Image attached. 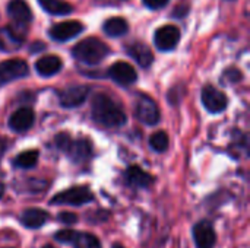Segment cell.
<instances>
[{
	"instance_id": "1",
	"label": "cell",
	"mask_w": 250,
	"mask_h": 248,
	"mask_svg": "<svg viewBox=\"0 0 250 248\" xmlns=\"http://www.w3.org/2000/svg\"><path fill=\"white\" fill-rule=\"evenodd\" d=\"M92 117L95 121L107 127H120L126 123V114L122 107L104 94L94 96Z\"/></svg>"
},
{
	"instance_id": "2",
	"label": "cell",
	"mask_w": 250,
	"mask_h": 248,
	"mask_svg": "<svg viewBox=\"0 0 250 248\" xmlns=\"http://www.w3.org/2000/svg\"><path fill=\"white\" fill-rule=\"evenodd\" d=\"M108 53H110L108 45L100 41L98 38L82 39L72 50L73 57L86 64H98L108 56Z\"/></svg>"
},
{
	"instance_id": "3",
	"label": "cell",
	"mask_w": 250,
	"mask_h": 248,
	"mask_svg": "<svg viewBox=\"0 0 250 248\" xmlns=\"http://www.w3.org/2000/svg\"><path fill=\"white\" fill-rule=\"evenodd\" d=\"M94 194L88 187H73L69 190H64L62 193H57L51 199V205H70V206H82L89 202H92Z\"/></svg>"
},
{
	"instance_id": "4",
	"label": "cell",
	"mask_w": 250,
	"mask_h": 248,
	"mask_svg": "<svg viewBox=\"0 0 250 248\" xmlns=\"http://www.w3.org/2000/svg\"><path fill=\"white\" fill-rule=\"evenodd\" d=\"M28 75V64L21 58H10L0 63V86L25 77Z\"/></svg>"
},
{
	"instance_id": "5",
	"label": "cell",
	"mask_w": 250,
	"mask_h": 248,
	"mask_svg": "<svg viewBox=\"0 0 250 248\" xmlns=\"http://www.w3.org/2000/svg\"><path fill=\"white\" fill-rule=\"evenodd\" d=\"M136 115L142 123L148 126H155L160 121L158 105L152 98L146 95H141L136 101Z\"/></svg>"
},
{
	"instance_id": "6",
	"label": "cell",
	"mask_w": 250,
	"mask_h": 248,
	"mask_svg": "<svg viewBox=\"0 0 250 248\" xmlns=\"http://www.w3.org/2000/svg\"><path fill=\"white\" fill-rule=\"evenodd\" d=\"M180 41V31L174 25H164L157 29L154 35V42L158 50L170 51L173 50Z\"/></svg>"
},
{
	"instance_id": "7",
	"label": "cell",
	"mask_w": 250,
	"mask_h": 248,
	"mask_svg": "<svg viewBox=\"0 0 250 248\" xmlns=\"http://www.w3.org/2000/svg\"><path fill=\"white\" fill-rule=\"evenodd\" d=\"M227 96L214 86H205L202 89V104L209 113H221L227 107Z\"/></svg>"
},
{
	"instance_id": "8",
	"label": "cell",
	"mask_w": 250,
	"mask_h": 248,
	"mask_svg": "<svg viewBox=\"0 0 250 248\" xmlns=\"http://www.w3.org/2000/svg\"><path fill=\"white\" fill-rule=\"evenodd\" d=\"M83 31V25L79 20H64L56 23L50 29V37L56 41H69Z\"/></svg>"
},
{
	"instance_id": "9",
	"label": "cell",
	"mask_w": 250,
	"mask_h": 248,
	"mask_svg": "<svg viewBox=\"0 0 250 248\" xmlns=\"http://www.w3.org/2000/svg\"><path fill=\"white\" fill-rule=\"evenodd\" d=\"M193 240L198 248H212L215 246L217 235L214 227L208 221H202L193 228Z\"/></svg>"
},
{
	"instance_id": "10",
	"label": "cell",
	"mask_w": 250,
	"mask_h": 248,
	"mask_svg": "<svg viewBox=\"0 0 250 248\" xmlns=\"http://www.w3.org/2000/svg\"><path fill=\"white\" fill-rule=\"evenodd\" d=\"M108 75L116 83L125 85V86L133 83L138 77L133 66L126 61H116L114 64H111V67L108 69Z\"/></svg>"
},
{
	"instance_id": "11",
	"label": "cell",
	"mask_w": 250,
	"mask_h": 248,
	"mask_svg": "<svg viewBox=\"0 0 250 248\" xmlns=\"http://www.w3.org/2000/svg\"><path fill=\"white\" fill-rule=\"evenodd\" d=\"M88 96V88L86 86H72V88H67L64 89L60 96H59V101H60V105L64 107V108H73V107H78L81 105Z\"/></svg>"
},
{
	"instance_id": "12",
	"label": "cell",
	"mask_w": 250,
	"mask_h": 248,
	"mask_svg": "<svg viewBox=\"0 0 250 248\" xmlns=\"http://www.w3.org/2000/svg\"><path fill=\"white\" fill-rule=\"evenodd\" d=\"M34 111L29 107H22L16 110L9 118V127L13 132H25L34 124Z\"/></svg>"
},
{
	"instance_id": "13",
	"label": "cell",
	"mask_w": 250,
	"mask_h": 248,
	"mask_svg": "<svg viewBox=\"0 0 250 248\" xmlns=\"http://www.w3.org/2000/svg\"><path fill=\"white\" fill-rule=\"evenodd\" d=\"M23 42L22 34H19L13 26L0 28V51H15L19 50V47Z\"/></svg>"
},
{
	"instance_id": "14",
	"label": "cell",
	"mask_w": 250,
	"mask_h": 248,
	"mask_svg": "<svg viewBox=\"0 0 250 248\" xmlns=\"http://www.w3.org/2000/svg\"><path fill=\"white\" fill-rule=\"evenodd\" d=\"M7 13L16 25H25L32 19V13L25 0H10L7 4Z\"/></svg>"
},
{
	"instance_id": "15",
	"label": "cell",
	"mask_w": 250,
	"mask_h": 248,
	"mask_svg": "<svg viewBox=\"0 0 250 248\" xmlns=\"http://www.w3.org/2000/svg\"><path fill=\"white\" fill-rule=\"evenodd\" d=\"M127 54L138 61L139 66L142 67H149L154 61V54L152 51L142 42H132L127 45Z\"/></svg>"
},
{
	"instance_id": "16",
	"label": "cell",
	"mask_w": 250,
	"mask_h": 248,
	"mask_svg": "<svg viewBox=\"0 0 250 248\" xmlns=\"http://www.w3.org/2000/svg\"><path fill=\"white\" fill-rule=\"evenodd\" d=\"M63 63L57 56H44L35 63V70L40 76L50 77L62 69Z\"/></svg>"
},
{
	"instance_id": "17",
	"label": "cell",
	"mask_w": 250,
	"mask_h": 248,
	"mask_svg": "<svg viewBox=\"0 0 250 248\" xmlns=\"http://www.w3.org/2000/svg\"><path fill=\"white\" fill-rule=\"evenodd\" d=\"M126 180L130 186L139 187V189H146V187L152 186V183H154L152 175L145 172L139 167H129L126 171Z\"/></svg>"
},
{
	"instance_id": "18",
	"label": "cell",
	"mask_w": 250,
	"mask_h": 248,
	"mask_svg": "<svg viewBox=\"0 0 250 248\" xmlns=\"http://www.w3.org/2000/svg\"><path fill=\"white\" fill-rule=\"evenodd\" d=\"M47 219H48L47 212H44L41 209H26L21 215L22 225L26 227V228H29V229H37V228L42 227Z\"/></svg>"
},
{
	"instance_id": "19",
	"label": "cell",
	"mask_w": 250,
	"mask_h": 248,
	"mask_svg": "<svg viewBox=\"0 0 250 248\" xmlns=\"http://www.w3.org/2000/svg\"><path fill=\"white\" fill-rule=\"evenodd\" d=\"M69 156L76 161V162H82V161H86L89 156H91V143L88 140H72L67 151Z\"/></svg>"
},
{
	"instance_id": "20",
	"label": "cell",
	"mask_w": 250,
	"mask_h": 248,
	"mask_svg": "<svg viewBox=\"0 0 250 248\" xmlns=\"http://www.w3.org/2000/svg\"><path fill=\"white\" fill-rule=\"evenodd\" d=\"M103 29H104V32H105L108 37L117 38V37H123V35L127 32L129 26H127L126 19L116 16V18H110V19H107V20L104 22Z\"/></svg>"
},
{
	"instance_id": "21",
	"label": "cell",
	"mask_w": 250,
	"mask_h": 248,
	"mask_svg": "<svg viewBox=\"0 0 250 248\" xmlns=\"http://www.w3.org/2000/svg\"><path fill=\"white\" fill-rule=\"evenodd\" d=\"M40 6L51 15H69L72 6L63 0H38Z\"/></svg>"
},
{
	"instance_id": "22",
	"label": "cell",
	"mask_w": 250,
	"mask_h": 248,
	"mask_svg": "<svg viewBox=\"0 0 250 248\" xmlns=\"http://www.w3.org/2000/svg\"><path fill=\"white\" fill-rule=\"evenodd\" d=\"M70 244H73L75 248H103L100 240L95 235L86 232H75Z\"/></svg>"
},
{
	"instance_id": "23",
	"label": "cell",
	"mask_w": 250,
	"mask_h": 248,
	"mask_svg": "<svg viewBox=\"0 0 250 248\" xmlns=\"http://www.w3.org/2000/svg\"><path fill=\"white\" fill-rule=\"evenodd\" d=\"M37 161H38V152L37 151H25V152L19 153L13 162L18 168L28 170V168L35 167Z\"/></svg>"
},
{
	"instance_id": "24",
	"label": "cell",
	"mask_w": 250,
	"mask_h": 248,
	"mask_svg": "<svg viewBox=\"0 0 250 248\" xmlns=\"http://www.w3.org/2000/svg\"><path fill=\"white\" fill-rule=\"evenodd\" d=\"M149 145L155 152H164L168 148V136L164 132H157L151 136Z\"/></svg>"
},
{
	"instance_id": "25",
	"label": "cell",
	"mask_w": 250,
	"mask_h": 248,
	"mask_svg": "<svg viewBox=\"0 0 250 248\" xmlns=\"http://www.w3.org/2000/svg\"><path fill=\"white\" fill-rule=\"evenodd\" d=\"M73 237H75V231H72V229H62V231H59V232L54 235V238H56L57 241L64 243V244L72 243Z\"/></svg>"
},
{
	"instance_id": "26",
	"label": "cell",
	"mask_w": 250,
	"mask_h": 248,
	"mask_svg": "<svg viewBox=\"0 0 250 248\" xmlns=\"http://www.w3.org/2000/svg\"><path fill=\"white\" fill-rule=\"evenodd\" d=\"M70 142H72V139H70V136L66 134V133H62V134H59V136L56 137V145H57V148L62 149V151H64V152L67 151Z\"/></svg>"
},
{
	"instance_id": "27",
	"label": "cell",
	"mask_w": 250,
	"mask_h": 248,
	"mask_svg": "<svg viewBox=\"0 0 250 248\" xmlns=\"http://www.w3.org/2000/svg\"><path fill=\"white\" fill-rule=\"evenodd\" d=\"M59 221L66 225H72V224H76L78 216L72 212H63V213H59Z\"/></svg>"
},
{
	"instance_id": "28",
	"label": "cell",
	"mask_w": 250,
	"mask_h": 248,
	"mask_svg": "<svg viewBox=\"0 0 250 248\" xmlns=\"http://www.w3.org/2000/svg\"><path fill=\"white\" fill-rule=\"evenodd\" d=\"M168 3V0H144V4L149 9H161Z\"/></svg>"
},
{
	"instance_id": "29",
	"label": "cell",
	"mask_w": 250,
	"mask_h": 248,
	"mask_svg": "<svg viewBox=\"0 0 250 248\" xmlns=\"http://www.w3.org/2000/svg\"><path fill=\"white\" fill-rule=\"evenodd\" d=\"M188 10H189V6H188V4H183V6H177V7L174 9V16H176V18L185 16V15L188 13Z\"/></svg>"
},
{
	"instance_id": "30",
	"label": "cell",
	"mask_w": 250,
	"mask_h": 248,
	"mask_svg": "<svg viewBox=\"0 0 250 248\" xmlns=\"http://www.w3.org/2000/svg\"><path fill=\"white\" fill-rule=\"evenodd\" d=\"M6 149H7V140H6L3 136H0V161H1V158H3Z\"/></svg>"
},
{
	"instance_id": "31",
	"label": "cell",
	"mask_w": 250,
	"mask_h": 248,
	"mask_svg": "<svg viewBox=\"0 0 250 248\" xmlns=\"http://www.w3.org/2000/svg\"><path fill=\"white\" fill-rule=\"evenodd\" d=\"M3 193H4V184H3V181L0 180V199H1V196H3Z\"/></svg>"
},
{
	"instance_id": "32",
	"label": "cell",
	"mask_w": 250,
	"mask_h": 248,
	"mask_svg": "<svg viewBox=\"0 0 250 248\" xmlns=\"http://www.w3.org/2000/svg\"><path fill=\"white\" fill-rule=\"evenodd\" d=\"M111 248H125V247H123L122 244H114V246H113Z\"/></svg>"
},
{
	"instance_id": "33",
	"label": "cell",
	"mask_w": 250,
	"mask_h": 248,
	"mask_svg": "<svg viewBox=\"0 0 250 248\" xmlns=\"http://www.w3.org/2000/svg\"><path fill=\"white\" fill-rule=\"evenodd\" d=\"M42 248H54V247H51L50 244H47V246H44V247H42Z\"/></svg>"
}]
</instances>
